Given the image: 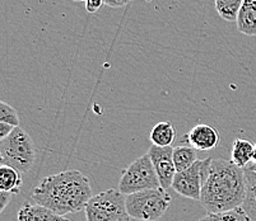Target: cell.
Returning <instances> with one entry per match:
<instances>
[{
    "mask_svg": "<svg viewBox=\"0 0 256 221\" xmlns=\"http://www.w3.org/2000/svg\"><path fill=\"white\" fill-rule=\"evenodd\" d=\"M246 197L245 169L231 160L212 159L202 188L200 204L208 214H220L242 207Z\"/></svg>",
    "mask_w": 256,
    "mask_h": 221,
    "instance_id": "cell-1",
    "label": "cell"
},
{
    "mask_svg": "<svg viewBox=\"0 0 256 221\" xmlns=\"http://www.w3.org/2000/svg\"><path fill=\"white\" fill-rule=\"evenodd\" d=\"M32 200L54 213L65 216L84 210L92 199L90 179L78 171L48 176L32 191Z\"/></svg>",
    "mask_w": 256,
    "mask_h": 221,
    "instance_id": "cell-2",
    "label": "cell"
},
{
    "mask_svg": "<svg viewBox=\"0 0 256 221\" xmlns=\"http://www.w3.org/2000/svg\"><path fill=\"white\" fill-rule=\"evenodd\" d=\"M36 160V146L22 127H16L6 140L0 141V164L10 167L20 174L31 171Z\"/></svg>",
    "mask_w": 256,
    "mask_h": 221,
    "instance_id": "cell-3",
    "label": "cell"
},
{
    "mask_svg": "<svg viewBox=\"0 0 256 221\" xmlns=\"http://www.w3.org/2000/svg\"><path fill=\"white\" fill-rule=\"evenodd\" d=\"M172 197L162 187L146 190L126 196V210L130 218L140 221H157L166 214Z\"/></svg>",
    "mask_w": 256,
    "mask_h": 221,
    "instance_id": "cell-4",
    "label": "cell"
},
{
    "mask_svg": "<svg viewBox=\"0 0 256 221\" xmlns=\"http://www.w3.org/2000/svg\"><path fill=\"white\" fill-rule=\"evenodd\" d=\"M87 221H130L126 196L118 190H107L93 196L84 209Z\"/></svg>",
    "mask_w": 256,
    "mask_h": 221,
    "instance_id": "cell-5",
    "label": "cell"
},
{
    "mask_svg": "<svg viewBox=\"0 0 256 221\" xmlns=\"http://www.w3.org/2000/svg\"><path fill=\"white\" fill-rule=\"evenodd\" d=\"M118 191L122 195H132L146 190L160 187L150 155H142L126 167L118 181Z\"/></svg>",
    "mask_w": 256,
    "mask_h": 221,
    "instance_id": "cell-6",
    "label": "cell"
},
{
    "mask_svg": "<svg viewBox=\"0 0 256 221\" xmlns=\"http://www.w3.org/2000/svg\"><path fill=\"white\" fill-rule=\"evenodd\" d=\"M213 158H206L204 160H198L188 169L178 172L174 176L172 188L182 197L190 200H199L202 196V188L204 185L209 164Z\"/></svg>",
    "mask_w": 256,
    "mask_h": 221,
    "instance_id": "cell-7",
    "label": "cell"
},
{
    "mask_svg": "<svg viewBox=\"0 0 256 221\" xmlns=\"http://www.w3.org/2000/svg\"><path fill=\"white\" fill-rule=\"evenodd\" d=\"M146 154L150 155L156 169L158 179H160V187L164 190L172 188V183L178 171L174 168V148H160V146L152 145Z\"/></svg>",
    "mask_w": 256,
    "mask_h": 221,
    "instance_id": "cell-8",
    "label": "cell"
},
{
    "mask_svg": "<svg viewBox=\"0 0 256 221\" xmlns=\"http://www.w3.org/2000/svg\"><path fill=\"white\" fill-rule=\"evenodd\" d=\"M220 136L218 131L210 125L200 123L192 127L186 135V141L196 150L209 151L217 148Z\"/></svg>",
    "mask_w": 256,
    "mask_h": 221,
    "instance_id": "cell-9",
    "label": "cell"
},
{
    "mask_svg": "<svg viewBox=\"0 0 256 221\" xmlns=\"http://www.w3.org/2000/svg\"><path fill=\"white\" fill-rule=\"evenodd\" d=\"M17 221H70L65 216L37 204L26 202L18 211Z\"/></svg>",
    "mask_w": 256,
    "mask_h": 221,
    "instance_id": "cell-10",
    "label": "cell"
},
{
    "mask_svg": "<svg viewBox=\"0 0 256 221\" xmlns=\"http://www.w3.org/2000/svg\"><path fill=\"white\" fill-rule=\"evenodd\" d=\"M238 32L245 36H256V0H245L237 15Z\"/></svg>",
    "mask_w": 256,
    "mask_h": 221,
    "instance_id": "cell-11",
    "label": "cell"
},
{
    "mask_svg": "<svg viewBox=\"0 0 256 221\" xmlns=\"http://www.w3.org/2000/svg\"><path fill=\"white\" fill-rule=\"evenodd\" d=\"M176 136H178V131L174 125L168 121H162L153 126L150 139L152 141V145L160 146V148H168L176 140Z\"/></svg>",
    "mask_w": 256,
    "mask_h": 221,
    "instance_id": "cell-12",
    "label": "cell"
},
{
    "mask_svg": "<svg viewBox=\"0 0 256 221\" xmlns=\"http://www.w3.org/2000/svg\"><path fill=\"white\" fill-rule=\"evenodd\" d=\"M255 145L245 139H236L232 144L231 162L242 169H246L252 162Z\"/></svg>",
    "mask_w": 256,
    "mask_h": 221,
    "instance_id": "cell-13",
    "label": "cell"
},
{
    "mask_svg": "<svg viewBox=\"0 0 256 221\" xmlns=\"http://www.w3.org/2000/svg\"><path fill=\"white\" fill-rule=\"evenodd\" d=\"M22 183L23 181L20 172L10 167H6V165H2V168H0V191L17 195L20 193Z\"/></svg>",
    "mask_w": 256,
    "mask_h": 221,
    "instance_id": "cell-14",
    "label": "cell"
},
{
    "mask_svg": "<svg viewBox=\"0 0 256 221\" xmlns=\"http://www.w3.org/2000/svg\"><path fill=\"white\" fill-rule=\"evenodd\" d=\"M246 197L244 201V210L252 221H256V172L245 169Z\"/></svg>",
    "mask_w": 256,
    "mask_h": 221,
    "instance_id": "cell-15",
    "label": "cell"
},
{
    "mask_svg": "<svg viewBox=\"0 0 256 221\" xmlns=\"http://www.w3.org/2000/svg\"><path fill=\"white\" fill-rule=\"evenodd\" d=\"M196 149L192 146H174V163L178 172H184L188 169L192 164L198 162Z\"/></svg>",
    "mask_w": 256,
    "mask_h": 221,
    "instance_id": "cell-16",
    "label": "cell"
},
{
    "mask_svg": "<svg viewBox=\"0 0 256 221\" xmlns=\"http://www.w3.org/2000/svg\"><path fill=\"white\" fill-rule=\"evenodd\" d=\"M245 0H216V9L222 19L227 22H236L238 11Z\"/></svg>",
    "mask_w": 256,
    "mask_h": 221,
    "instance_id": "cell-17",
    "label": "cell"
},
{
    "mask_svg": "<svg viewBox=\"0 0 256 221\" xmlns=\"http://www.w3.org/2000/svg\"><path fill=\"white\" fill-rule=\"evenodd\" d=\"M198 221H252L246 214L244 207H238L236 210L227 211L220 214H208Z\"/></svg>",
    "mask_w": 256,
    "mask_h": 221,
    "instance_id": "cell-18",
    "label": "cell"
},
{
    "mask_svg": "<svg viewBox=\"0 0 256 221\" xmlns=\"http://www.w3.org/2000/svg\"><path fill=\"white\" fill-rule=\"evenodd\" d=\"M0 122L20 127V117H18L17 111L6 102H0Z\"/></svg>",
    "mask_w": 256,
    "mask_h": 221,
    "instance_id": "cell-19",
    "label": "cell"
},
{
    "mask_svg": "<svg viewBox=\"0 0 256 221\" xmlns=\"http://www.w3.org/2000/svg\"><path fill=\"white\" fill-rule=\"evenodd\" d=\"M104 5H106L104 0H87L86 1V9H87L90 14H93V13L98 11Z\"/></svg>",
    "mask_w": 256,
    "mask_h": 221,
    "instance_id": "cell-20",
    "label": "cell"
},
{
    "mask_svg": "<svg viewBox=\"0 0 256 221\" xmlns=\"http://www.w3.org/2000/svg\"><path fill=\"white\" fill-rule=\"evenodd\" d=\"M13 196H14L13 193L0 191V211H2V213H3V211L6 210V207L10 204Z\"/></svg>",
    "mask_w": 256,
    "mask_h": 221,
    "instance_id": "cell-21",
    "label": "cell"
},
{
    "mask_svg": "<svg viewBox=\"0 0 256 221\" xmlns=\"http://www.w3.org/2000/svg\"><path fill=\"white\" fill-rule=\"evenodd\" d=\"M16 127L9 125V123H4L0 122V140H6V137L12 134V132L14 131Z\"/></svg>",
    "mask_w": 256,
    "mask_h": 221,
    "instance_id": "cell-22",
    "label": "cell"
},
{
    "mask_svg": "<svg viewBox=\"0 0 256 221\" xmlns=\"http://www.w3.org/2000/svg\"><path fill=\"white\" fill-rule=\"evenodd\" d=\"M132 0H104V4L111 8H121V6H125L126 4H129Z\"/></svg>",
    "mask_w": 256,
    "mask_h": 221,
    "instance_id": "cell-23",
    "label": "cell"
},
{
    "mask_svg": "<svg viewBox=\"0 0 256 221\" xmlns=\"http://www.w3.org/2000/svg\"><path fill=\"white\" fill-rule=\"evenodd\" d=\"M246 169H250V171H252V169H256V144H255V149H254L252 162H251L250 167H248V168H246Z\"/></svg>",
    "mask_w": 256,
    "mask_h": 221,
    "instance_id": "cell-24",
    "label": "cell"
},
{
    "mask_svg": "<svg viewBox=\"0 0 256 221\" xmlns=\"http://www.w3.org/2000/svg\"><path fill=\"white\" fill-rule=\"evenodd\" d=\"M74 1H84V3H86L87 0H74Z\"/></svg>",
    "mask_w": 256,
    "mask_h": 221,
    "instance_id": "cell-25",
    "label": "cell"
},
{
    "mask_svg": "<svg viewBox=\"0 0 256 221\" xmlns=\"http://www.w3.org/2000/svg\"><path fill=\"white\" fill-rule=\"evenodd\" d=\"M146 1H153V0H146Z\"/></svg>",
    "mask_w": 256,
    "mask_h": 221,
    "instance_id": "cell-26",
    "label": "cell"
},
{
    "mask_svg": "<svg viewBox=\"0 0 256 221\" xmlns=\"http://www.w3.org/2000/svg\"><path fill=\"white\" fill-rule=\"evenodd\" d=\"M252 172H256V169H252Z\"/></svg>",
    "mask_w": 256,
    "mask_h": 221,
    "instance_id": "cell-27",
    "label": "cell"
}]
</instances>
